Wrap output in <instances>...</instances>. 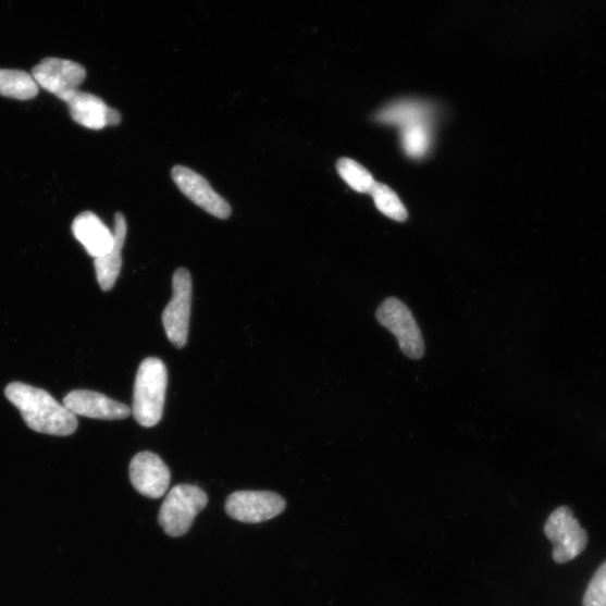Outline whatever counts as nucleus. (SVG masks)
Wrapping results in <instances>:
<instances>
[{
  "label": "nucleus",
  "mask_w": 606,
  "mask_h": 606,
  "mask_svg": "<svg viewBox=\"0 0 606 606\" xmlns=\"http://www.w3.org/2000/svg\"><path fill=\"white\" fill-rule=\"evenodd\" d=\"M381 326L394 334L401 351L411 360L423 358L425 346L422 333L408 306L398 298H387L376 310Z\"/></svg>",
  "instance_id": "obj_4"
},
{
  "label": "nucleus",
  "mask_w": 606,
  "mask_h": 606,
  "mask_svg": "<svg viewBox=\"0 0 606 606\" xmlns=\"http://www.w3.org/2000/svg\"><path fill=\"white\" fill-rule=\"evenodd\" d=\"M546 537L553 543V558L558 564L576 559L586 548L589 537L572 510L560 507L545 524Z\"/></svg>",
  "instance_id": "obj_6"
},
{
  "label": "nucleus",
  "mask_w": 606,
  "mask_h": 606,
  "mask_svg": "<svg viewBox=\"0 0 606 606\" xmlns=\"http://www.w3.org/2000/svg\"><path fill=\"white\" fill-rule=\"evenodd\" d=\"M173 296L163 311L162 322L169 341L176 348H184L189 336L193 302V279L187 269L174 272Z\"/></svg>",
  "instance_id": "obj_5"
},
{
  "label": "nucleus",
  "mask_w": 606,
  "mask_h": 606,
  "mask_svg": "<svg viewBox=\"0 0 606 606\" xmlns=\"http://www.w3.org/2000/svg\"><path fill=\"white\" fill-rule=\"evenodd\" d=\"M432 107L419 100H401L385 107L375 119L379 123L403 128L419 122H431Z\"/></svg>",
  "instance_id": "obj_15"
},
{
  "label": "nucleus",
  "mask_w": 606,
  "mask_h": 606,
  "mask_svg": "<svg viewBox=\"0 0 606 606\" xmlns=\"http://www.w3.org/2000/svg\"><path fill=\"white\" fill-rule=\"evenodd\" d=\"M168 387V369L157 358L143 361L138 368L133 400V416L143 426L157 425L163 416Z\"/></svg>",
  "instance_id": "obj_2"
},
{
  "label": "nucleus",
  "mask_w": 606,
  "mask_h": 606,
  "mask_svg": "<svg viewBox=\"0 0 606 606\" xmlns=\"http://www.w3.org/2000/svg\"><path fill=\"white\" fill-rule=\"evenodd\" d=\"M5 396L21 412L29 430L52 436H70L78 428L77 416L47 391L21 382L5 388Z\"/></svg>",
  "instance_id": "obj_1"
},
{
  "label": "nucleus",
  "mask_w": 606,
  "mask_h": 606,
  "mask_svg": "<svg viewBox=\"0 0 606 606\" xmlns=\"http://www.w3.org/2000/svg\"><path fill=\"white\" fill-rule=\"evenodd\" d=\"M129 479L141 495L160 498L169 490L171 472L160 456L152 452H141L131 461Z\"/></svg>",
  "instance_id": "obj_10"
},
{
  "label": "nucleus",
  "mask_w": 606,
  "mask_h": 606,
  "mask_svg": "<svg viewBox=\"0 0 606 606\" xmlns=\"http://www.w3.org/2000/svg\"><path fill=\"white\" fill-rule=\"evenodd\" d=\"M336 168L342 180L355 191L370 194L376 184L371 172L351 159L342 158Z\"/></svg>",
  "instance_id": "obj_18"
},
{
  "label": "nucleus",
  "mask_w": 606,
  "mask_h": 606,
  "mask_svg": "<svg viewBox=\"0 0 606 606\" xmlns=\"http://www.w3.org/2000/svg\"><path fill=\"white\" fill-rule=\"evenodd\" d=\"M38 94V84L25 71L0 69V96L17 100H30Z\"/></svg>",
  "instance_id": "obj_16"
},
{
  "label": "nucleus",
  "mask_w": 606,
  "mask_h": 606,
  "mask_svg": "<svg viewBox=\"0 0 606 606\" xmlns=\"http://www.w3.org/2000/svg\"><path fill=\"white\" fill-rule=\"evenodd\" d=\"M285 507L287 503L274 492L238 491L228 496L225 509L234 520L259 523L277 517Z\"/></svg>",
  "instance_id": "obj_7"
},
{
  "label": "nucleus",
  "mask_w": 606,
  "mask_h": 606,
  "mask_svg": "<svg viewBox=\"0 0 606 606\" xmlns=\"http://www.w3.org/2000/svg\"><path fill=\"white\" fill-rule=\"evenodd\" d=\"M64 102L67 104L70 116L84 127L99 131L121 123L120 112L92 94L78 89L70 94Z\"/></svg>",
  "instance_id": "obj_11"
},
{
  "label": "nucleus",
  "mask_w": 606,
  "mask_h": 606,
  "mask_svg": "<svg viewBox=\"0 0 606 606\" xmlns=\"http://www.w3.org/2000/svg\"><path fill=\"white\" fill-rule=\"evenodd\" d=\"M370 194L383 215L397 222L408 219V211L399 196L386 185L376 183Z\"/></svg>",
  "instance_id": "obj_19"
},
{
  "label": "nucleus",
  "mask_w": 606,
  "mask_h": 606,
  "mask_svg": "<svg viewBox=\"0 0 606 606\" xmlns=\"http://www.w3.org/2000/svg\"><path fill=\"white\" fill-rule=\"evenodd\" d=\"M63 406L75 416L100 420H122L132 413L128 406L88 389L70 392Z\"/></svg>",
  "instance_id": "obj_12"
},
{
  "label": "nucleus",
  "mask_w": 606,
  "mask_h": 606,
  "mask_svg": "<svg viewBox=\"0 0 606 606\" xmlns=\"http://www.w3.org/2000/svg\"><path fill=\"white\" fill-rule=\"evenodd\" d=\"M208 496L191 484L174 486L168 494L159 514V523L170 537H182L191 528L196 517L206 508Z\"/></svg>",
  "instance_id": "obj_3"
},
{
  "label": "nucleus",
  "mask_w": 606,
  "mask_h": 606,
  "mask_svg": "<svg viewBox=\"0 0 606 606\" xmlns=\"http://www.w3.org/2000/svg\"><path fill=\"white\" fill-rule=\"evenodd\" d=\"M86 76V69L82 64L58 58L44 59L32 71L35 83L62 101L78 90Z\"/></svg>",
  "instance_id": "obj_8"
},
{
  "label": "nucleus",
  "mask_w": 606,
  "mask_h": 606,
  "mask_svg": "<svg viewBox=\"0 0 606 606\" xmlns=\"http://www.w3.org/2000/svg\"><path fill=\"white\" fill-rule=\"evenodd\" d=\"M73 233L94 259L110 253L114 247V233L91 211L83 212L73 224Z\"/></svg>",
  "instance_id": "obj_13"
},
{
  "label": "nucleus",
  "mask_w": 606,
  "mask_h": 606,
  "mask_svg": "<svg viewBox=\"0 0 606 606\" xmlns=\"http://www.w3.org/2000/svg\"><path fill=\"white\" fill-rule=\"evenodd\" d=\"M172 180L186 197L210 215L227 220L232 215L230 203L211 188L205 177L197 172L176 165L172 169Z\"/></svg>",
  "instance_id": "obj_9"
},
{
  "label": "nucleus",
  "mask_w": 606,
  "mask_h": 606,
  "mask_svg": "<svg viewBox=\"0 0 606 606\" xmlns=\"http://www.w3.org/2000/svg\"><path fill=\"white\" fill-rule=\"evenodd\" d=\"M114 247L110 253L95 259L97 281L102 292H111L123 265L122 251L127 235V224L123 213L115 215Z\"/></svg>",
  "instance_id": "obj_14"
},
{
  "label": "nucleus",
  "mask_w": 606,
  "mask_h": 606,
  "mask_svg": "<svg viewBox=\"0 0 606 606\" xmlns=\"http://www.w3.org/2000/svg\"><path fill=\"white\" fill-rule=\"evenodd\" d=\"M401 140L408 157L423 158L432 148L431 122H419L404 127Z\"/></svg>",
  "instance_id": "obj_17"
},
{
  "label": "nucleus",
  "mask_w": 606,
  "mask_h": 606,
  "mask_svg": "<svg viewBox=\"0 0 606 606\" xmlns=\"http://www.w3.org/2000/svg\"><path fill=\"white\" fill-rule=\"evenodd\" d=\"M583 606H606V561L596 570L585 592Z\"/></svg>",
  "instance_id": "obj_20"
}]
</instances>
